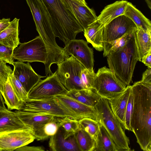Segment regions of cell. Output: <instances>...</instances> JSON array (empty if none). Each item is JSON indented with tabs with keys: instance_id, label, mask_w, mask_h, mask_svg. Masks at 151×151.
Here are the masks:
<instances>
[{
	"instance_id": "8fae6325",
	"label": "cell",
	"mask_w": 151,
	"mask_h": 151,
	"mask_svg": "<svg viewBox=\"0 0 151 151\" xmlns=\"http://www.w3.org/2000/svg\"><path fill=\"white\" fill-rule=\"evenodd\" d=\"M68 91L60 81L56 71L45 79L41 80L28 93V99L45 100L59 95H66Z\"/></svg>"
},
{
	"instance_id": "7bdbcfd3",
	"label": "cell",
	"mask_w": 151,
	"mask_h": 151,
	"mask_svg": "<svg viewBox=\"0 0 151 151\" xmlns=\"http://www.w3.org/2000/svg\"><path fill=\"white\" fill-rule=\"evenodd\" d=\"M3 98L2 94L0 91V109H4L6 108L5 106L4 101Z\"/></svg>"
},
{
	"instance_id": "f35d334b",
	"label": "cell",
	"mask_w": 151,
	"mask_h": 151,
	"mask_svg": "<svg viewBox=\"0 0 151 151\" xmlns=\"http://www.w3.org/2000/svg\"><path fill=\"white\" fill-rule=\"evenodd\" d=\"M44 148L42 146H29L27 145L19 147L15 151H44Z\"/></svg>"
},
{
	"instance_id": "6da1fadb",
	"label": "cell",
	"mask_w": 151,
	"mask_h": 151,
	"mask_svg": "<svg viewBox=\"0 0 151 151\" xmlns=\"http://www.w3.org/2000/svg\"><path fill=\"white\" fill-rule=\"evenodd\" d=\"M133 109L130 121L137 142L143 151H151V84L140 81L131 86Z\"/></svg>"
},
{
	"instance_id": "83f0119b",
	"label": "cell",
	"mask_w": 151,
	"mask_h": 151,
	"mask_svg": "<svg viewBox=\"0 0 151 151\" xmlns=\"http://www.w3.org/2000/svg\"><path fill=\"white\" fill-rule=\"evenodd\" d=\"M60 118H56L33 130L32 133L35 139L37 140H44L54 135L60 127Z\"/></svg>"
},
{
	"instance_id": "d4e9b609",
	"label": "cell",
	"mask_w": 151,
	"mask_h": 151,
	"mask_svg": "<svg viewBox=\"0 0 151 151\" xmlns=\"http://www.w3.org/2000/svg\"><path fill=\"white\" fill-rule=\"evenodd\" d=\"M124 15L130 18L137 27L151 32L150 21L131 3L128 2Z\"/></svg>"
},
{
	"instance_id": "484cf974",
	"label": "cell",
	"mask_w": 151,
	"mask_h": 151,
	"mask_svg": "<svg viewBox=\"0 0 151 151\" xmlns=\"http://www.w3.org/2000/svg\"><path fill=\"white\" fill-rule=\"evenodd\" d=\"M135 38L139 55V61L151 51V32L137 27Z\"/></svg>"
},
{
	"instance_id": "cb8c5ba5",
	"label": "cell",
	"mask_w": 151,
	"mask_h": 151,
	"mask_svg": "<svg viewBox=\"0 0 151 151\" xmlns=\"http://www.w3.org/2000/svg\"><path fill=\"white\" fill-rule=\"evenodd\" d=\"M104 27L96 21L84 30V35L87 42L98 51L103 50L102 32Z\"/></svg>"
},
{
	"instance_id": "9a60e30c",
	"label": "cell",
	"mask_w": 151,
	"mask_h": 151,
	"mask_svg": "<svg viewBox=\"0 0 151 151\" xmlns=\"http://www.w3.org/2000/svg\"><path fill=\"white\" fill-rule=\"evenodd\" d=\"M67 8L72 12L84 30L95 22L97 17L94 11L87 4L78 0H62Z\"/></svg>"
},
{
	"instance_id": "603a6c76",
	"label": "cell",
	"mask_w": 151,
	"mask_h": 151,
	"mask_svg": "<svg viewBox=\"0 0 151 151\" xmlns=\"http://www.w3.org/2000/svg\"><path fill=\"white\" fill-rule=\"evenodd\" d=\"M90 107L94 108L101 97L93 89L73 90L66 95Z\"/></svg>"
},
{
	"instance_id": "277c9868",
	"label": "cell",
	"mask_w": 151,
	"mask_h": 151,
	"mask_svg": "<svg viewBox=\"0 0 151 151\" xmlns=\"http://www.w3.org/2000/svg\"><path fill=\"white\" fill-rule=\"evenodd\" d=\"M13 57L21 62L43 63L46 77L53 73L50 68L52 64H58L64 60L46 45L40 35L28 42L20 43L14 49Z\"/></svg>"
},
{
	"instance_id": "ba28073f",
	"label": "cell",
	"mask_w": 151,
	"mask_h": 151,
	"mask_svg": "<svg viewBox=\"0 0 151 151\" xmlns=\"http://www.w3.org/2000/svg\"><path fill=\"white\" fill-rule=\"evenodd\" d=\"M137 28L134 22L124 15L116 17L105 25L102 32L104 56H107L115 41Z\"/></svg>"
},
{
	"instance_id": "52a82bcc",
	"label": "cell",
	"mask_w": 151,
	"mask_h": 151,
	"mask_svg": "<svg viewBox=\"0 0 151 151\" xmlns=\"http://www.w3.org/2000/svg\"><path fill=\"white\" fill-rule=\"evenodd\" d=\"M20 110L58 118L68 117L78 120L81 119L55 97L45 100L28 99L23 103Z\"/></svg>"
},
{
	"instance_id": "4dcf8cb0",
	"label": "cell",
	"mask_w": 151,
	"mask_h": 151,
	"mask_svg": "<svg viewBox=\"0 0 151 151\" xmlns=\"http://www.w3.org/2000/svg\"><path fill=\"white\" fill-rule=\"evenodd\" d=\"M80 126L95 140L99 132L100 124L97 120L84 118L78 120Z\"/></svg>"
},
{
	"instance_id": "1f68e13d",
	"label": "cell",
	"mask_w": 151,
	"mask_h": 151,
	"mask_svg": "<svg viewBox=\"0 0 151 151\" xmlns=\"http://www.w3.org/2000/svg\"><path fill=\"white\" fill-rule=\"evenodd\" d=\"M59 123L67 137L74 135L80 128L78 120L69 117L60 118Z\"/></svg>"
},
{
	"instance_id": "e575fe53",
	"label": "cell",
	"mask_w": 151,
	"mask_h": 151,
	"mask_svg": "<svg viewBox=\"0 0 151 151\" xmlns=\"http://www.w3.org/2000/svg\"><path fill=\"white\" fill-rule=\"evenodd\" d=\"M96 73L84 68L81 73V79L85 89H92V86Z\"/></svg>"
},
{
	"instance_id": "836d02e7",
	"label": "cell",
	"mask_w": 151,
	"mask_h": 151,
	"mask_svg": "<svg viewBox=\"0 0 151 151\" xmlns=\"http://www.w3.org/2000/svg\"><path fill=\"white\" fill-rule=\"evenodd\" d=\"M133 95L131 88V91L125 111L124 127L125 129L131 131L130 121L133 111Z\"/></svg>"
},
{
	"instance_id": "5bb4252c",
	"label": "cell",
	"mask_w": 151,
	"mask_h": 151,
	"mask_svg": "<svg viewBox=\"0 0 151 151\" xmlns=\"http://www.w3.org/2000/svg\"><path fill=\"white\" fill-rule=\"evenodd\" d=\"M13 65V74L21 82L28 93L41 80V78L46 77L37 73L29 62L24 63L18 61L14 62Z\"/></svg>"
},
{
	"instance_id": "74e56055",
	"label": "cell",
	"mask_w": 151,
	"mask_h": 151,
	"mask_svg": "<svg viewBox=\"0 0 151 151\" xmlns=\"http://www.w3.org/2000/svg\"><path fill=\"white\" fill-rule=\"evenodd\" d=\"M132 32L126 34L115 41L112 45L109 51H116L123 47L130 38Z\"/></svg>"
},
{
	"instance_id": "ffe728a7",
	"label": "cell",
	"mask_w": 151,
	"mask_h": 151,
	"mask_svg": "<svg viewBox=\"0 0 151 151\" xmlns=\"http://www.w3.org/2000/svg\"><path fill=\"white\" fill-rule=\"evenodd\" d=\"M15 112L22 122L32 131L45 123L58 118L49 115L38 114L21 110H17Z\"/></svg>"
},
{
	"instance_id": "d6986e66",
	"label": "cell",
	"mask_w": 151,
	"mask_h": 151,
	"mask_svg": "<svg viewBox=\"0 0 151 151\" xmlns=\"http://www.w3.org/2000/svg\"><path fill=\"white\" fill-rule=\"evenodd\" d=\"M127 3V1H118L106 6L96 21L104 27L116 17L124 15Z\"/></svg>"
},
{
	"instance_id": "44dd1931",
	"label": "cell",
	"mask_w": 151,
	"mask_h": 151,
	"mask_svg": "<svg viewBox=\"0 0 151 151\" xmlns=\"http://www.w3.org/2000/svg\"><path fill=\"white\" fill-rule=\"evenodd\" d=\"M131 86H127L125 91L122 93L108 99L112 111L124 128L125 111L131 91Z\"/></svg>"
},
{
	"instance_id": "f6af8a7d",
	"label": "cell",
	"mask_w": 151,
	"mask_h": 151,
	"mask_svg": "<svg viewBox=\"0 0 151 151\" xmlns=\"http://www.w3.org/2000/svg\"><path fill=\"white\" fill-rule=\"evenodd\" d=\"M149 8L151 9V0H145Z\"/></svg>"
},
{
	"instance_id": "d590c367",
	"label": "cell",
	"mask_w": 151,
	"mask_h": 151,
	"mask_svg": "<svg viewBox=\"0 0 151 151\" xmlns=\"http://www.w3.org/2000/svg\"><path fill=\"white\" fill-rule=\"evenodd\" d=\"M14 49L0 43V59L6 63L13 65L14 62L13 57Z\"/></svg>"
},
{
	"instance_id": "ee69618b",
	"label": "cell",
	"mask_w": 151,
	"mask_h": 151,
	"mask_svg": "<svg viewBox=\"0 0 151 151\" xmlns=\"http://www.w3.org/2000/svg\"><path fill=\"white\" fill-rule=\"evenodd\" d=\"M3 81L1 78L0 77V91L1 93L3 91Z\"/></svg>"
},
{
	"instance_id": "5b68a950",
	"label": "cell",
	"mask_w": 151,
	"mask_h": 151,
	"mask_svg": "<svg viewBox=\"0 0 151 151\" xmlns=\"http://www.w3.org/2000/svg\"><path fill=\"white\" fill-rule=\"evenodd\" d=\"M97 120L105 128L114 142L117 151H129L130 141L125 129L114 115L108 100L101 97L94 107Z\"/></svg>"
},
{
	"instance_id": "ab89813d",
	"label": "cell",
	"mask_w": 151,
	"mask_h": 151,
	"mask_svg": "<svg viewBox=\"0 0 151 151\" xmlns=\"http://www.w3.org/2000/svg\"><path fill=\"white\" fill-rule=\"evenodd\" d=\"M140 81L144 83L151 84V68H148L143 73Z\"/></svg>"
},
{
	"instance_id": "7a4b0ae2",
	"label": "cell",
	"mask_w": 151,
	"mask_h": 151,
	"mask_svg": "<svg viewBox=\"0 0 151 151\" xmlns=\"http://www.w3.org/2000/svg\"><path fill=\"white\" fill-rule=\"evenodd\" d=\"M49 15L55 37L66 45L84 29L62 0H42Z\"/></svg>"
},
{
	"instance_id": "3957f363",
	"label": "cell",
	"mask_w": 151,
	"mask_h": 151,
	"mask_svg": "<svg viewBox=\"0 0 151 151\" xmlns=\"http://www.w3.org/2000/svg\"><path fill=\"white\" fill-rule=\"evenodd\" d=\"M136 29L133 31L123 47L116 51H109L106 56L109 69L113 75L125 87L130 83L136 64L139 61L135 38Z\"/></svg>"
},
{
	"instance_id": "7c38bea8",
	"label": "cell",
	"mask_w": 151,
	"mask_h": 151,
	"mask_svg": "<svg viewBox=\"0 0 151 151\" xmlns=\"http://www.w3.org/2000/svg\"><path fill=\"white\" fill-rule=\"evenodd\" d=\"M62 48L64 54L67 57L72 56L84 67L93 71L94 60L93 49L83 40L74 39L69 41Z\"/></svg>"
},
{
	"instance_id": "bcb514c9",
	"label": "cell",
	"mask_w": 151,
	"mask_h": 151,
	"mask_svg": "<svg viewBox=\"0 0 151 151\" xmlns=\"http://www.w3.org/2000/svg\"><path fill=\"white\" fill-rule=\"evenodd\" d=\"M78 0L79 1H80V2H81V3H82L83 4H87V3L86 2L85 0Z\"/></svg>"
},
{
	"instance_id": "60d3db41",
	"label": "cell",
	"mask_w": 151,
	"mask_h": 151,
	"mask_svg": "<svg viewBox=\"0 0 151 151\" xmlns=\"http://www.w3.org/2000/svg\"><path fill=\"white\" fill-rule=\"evenodd\" d=\"M140 61L148 68H151V51L141 59Z\"/></svg>"
},
{
	"instance_id": "8d00e7d4",
	"label": "cell",
	"mask_w": 151,
	"mask_h": 151,
	"mask_svg": "<svg viewBox=\"0 0 151 151\" xmlns=\"http://www.w3.org/2000/svg\"><path fill=\"white\" fill-rule=\"evenodd\" d=\"M6 63L5 61L0 59V77L3 83L6 81L9 75L13 72L11 67Z\"/></svg>"
},
{
	"instance_id": "e0dca14e",
	"label": "cell",
	"mask_w": 151,
	"mask_h": 151,
	"mask_svg": "<svg viewBox=\"0 0 151 151\" xmlns=\"http://www.w3.org/2000/svg\"><path fill=\"white\" fill-rule=\"evenodd\" d=\"M55 97L81 119L89 118L97 120L94 108L86 105L66 95H59Z\"/></svg>"
},
{
	"instance_id": "30bf717a",
	"label": "cell",
	"mask_w": 151,
	"mask_h": 151,
	"mask_svg": "<svg viewBox=\"0 0 151 151\" xmlns=\"http://www.w3.org/2000/svg\"><path fill=\"white\" fill-rule=\"evenodd\" d=\"M126 87L116 79L110 69L105 66L98 69L92 86V89L101 97L107 99L120 94Z\"/></svg>"
},
{
	"instance_id": "9c48e42d",
	"label": "cell",
	"mask_w": 151,
	"mask_h": 151,
	"mask_svg": "<svg viewBox=\"0 0 151 151\" xmlns=\"http://www.w3.org/2000/svg\"><path fill=\"white\" fill-rule=\"evenodd\" d=\"M57 65L58 76L68 91L85 89L81 77L85 68L73 57H68Z\"/></svg>"
},
{
	"instance_id": "7402d4cb",
	"label": "cell",
	"mask_w": 151,
	"mask_h": 151,
	"mask_svg": "<svg viewBox=\"0 0 151 151\" xmlns=\"http://www.w3.org/2000/svg\"><path fill=\"white\" fill-rule=\"evenodd\" d=\"M19 19L15 18L0 33V43L14 49L20 44L19 35Z\"/></svg>"
},
{
	"instance_id": "b9f144b4",
	"label": "cell",
	"mask_w": 151,
	"mask_h": 151,
	"mask_svg": "<svg viewBox=\"0 0 151 151\" xmlns=\"http://www.w3.org/2000/svg\"><path fill=\"white\" fill-rule=\"evenodd\" d=\"M10 22V18H3L0 19V33L9 25Z\"/></svg>"
},
{
	"instance_id": "d6a6232c",
	"label": "cell",
	"mask_w": 151,
	"mask_h": 151,
	"mask_svg": "<svg viewBox=\"0 0 151 151\" xmlns=\"http://www.w3.org/2000/svg\"><path fill=\"white\" fill-rule=\"evenodd\" d=\"M14 91L20 100L23 103L28 99V93L19 81L15 76L12 73L8 77Z\"/></svg>"
},
{
	"instance_id": "ac0fdd59",
	"label": "cell",
	"mask_w": 151,
	"mask_h": 151,
	"mask_svg": "<svg viewBox=\"0 0 151 151\" xmlns=\"http://www.w3.org/2000/svg\"><path fill=\"white\" fill-rule=\"evenodd\" d=\"M27 129L15 112L0 109V133Z\"/></svg>"
},
{
	"instance_id": "f546056e",
	"label": "cell",
	"mask_w": 151,
	"mask_h": 151,
	"mask_svg": "<svg viewBox=\"0 0 151 151\" xmlns=\"http://www.w3.org/2000/svg\"><path fill=\"white\" fill-rule=\"evenodd\" d=\"M74 135L80 151H94L95 139L80 127Z\"/></svg>"
},
{
	"instance_id": "8992f818",
	"label": "cell",
	"mask_w": 151,
	"mask_h": 151,
	"mask_svg": "<svg viewBox=\"0 0 151 151\" xmlns=\"http://www.w3.org/2000/svg\"><path fill=\"white\" fill-rule=\"evenodd\" d=\"M26 1L32 14L39 35L46 45L54 52L61 57H64L65 55L62 48L58 46L56 42L50 17L42 0Z\"/></svg>"
},
{
	"instance_id": "4316f807",
	"label": "cell",
	"mask_w": 151,
	"mask_h": 151,
	"mask_svg": "<svg viewBox=\"0 0 151 151\" xmlns=\"http://www.w3.org/2000/svg\"><path fill=\"white\" fill-rule=\"evenodd\" d=\"M1 93L8 109H21L24 103L20 100L16 94L8 78L3 83V89Z\"/></svg>"
},
{
	"instance_id": "4fadbf2b",
	"label": "cell",
	"mask_w": 151,
	"mask_h": 151,
	"mask_svg": "<svg viewBox=\"0 0 151 151\" xmlns=\"http://www.w3.org/2000/svg\"><path fill=\"white\" fill-rule=\"evenodd\" d=\"M35 138L30 129L0 133V151H13L32 142Z\"/></svg>"
},
{
	"instance_id": "2e32d148",
	"label": "cell",
	"mask_w": 151,
	"mask_h": 151,
	"mask_svg": "<svg viewBox=\"0 0 151 151\" xmlns=\"http://www.w3.org/2000/svg\"><path fill=\"white\" fill-rule=\"evenodd\" d=\"M49 146L53 151H80L74 135L66 136L60 127L57 132L50 137Z\"/></svg>"
},
{
	"instance_id": "f1b7e54d",
	"label": "cell",
	"mask_w": 151,
	"mask_h": 151,
	"mask_svg": "<svg viewBox=\"0 0 151 151\" xmlns=\"http://www.w3.org/2000/svg\"><path fill=\"white\" fill-rule=\"evenodd\" d=\"M95 143L94 151H117L112 138L101 124L99 132L95 139Z\"/></svg>"
}]
</instances>
